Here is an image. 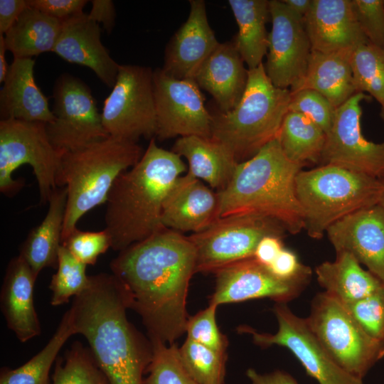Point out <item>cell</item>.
<instances>
[{
	"label": "cell",
	"mask_w": 384,
	"mask_h": 384,
	"mask_svg": "<svg viewBox=\"0 0 384 384\" xmlns=\"http://www.w3.org/2000/svg\"><path fill=\"white\" fill-rule=\"evenodd\" d=\"M196 260L188 238L164 227L111 261L112 273L123 284L129 309L140 316L149 339L173 344L186 333Z\"/></svg>",
	"instance_id": "cell-1"
},
{
	"label": "cell",
	"mask_w": 384,
	"mask_h": 384,
	"mask_svg": "<svg viewBox=\"0 0 384 384\" xmlns=\"http://www.w3.org/2000/svg\"><path fill=\"white\" fill-rule=\"evenodd\" d=\"M126 290L114 274L90 276L88 287L69 309L75 334L87 340L109 384H143L153 346L127 319Z\"/></svg>",
	"instance_id": "cell-2"
},
{
	"label": "cell",
	"mask_w": 384,
	"mask_h": 384,
	"mask_svg": "<svg viewBox=\"0 0 384 384\" xmlns=\"http://www.w3.org/2000/svg\"><path fill=\"white\" fill-rule=\"evenodd\" d=\"M186 169L179 155L150 139L141 159L117 178L108 194L105 223L112 250H124L164 227V201Z\"/></svg>",
	"instance_id": "cell-3"
},
{
	"label": "cell",
	"mask_w": 384,
	"mask_h": 384,
	"mask_svg": "<svg viewBox=\"0 0 384 384\" xmlns=\"http://www.w3.org/2000/svg\"><path fill=\"white\" fill-rule=\"evenodd\" d=\"M304 166L283 153L277 137L250 159L238 164L227 186L217 191L219 217L254 215L278 222L292 234L304 229V216L295 191Z\"/></svg>",
	"instance_id": "cell-4"
},
{
	"label": "cell",
	"mask_w": 384,
	"mask_h": 384,
	"mask_svg": "<svg viewBox=\"0 0 384 384\" xmlns=\"http://www.w3.org/2000/svg\"><path fill=\"white\" fill-rule=\"evenodd\" d=\"M144 152L137 143L108 137L63 154L59 187H65L67 203L62 242L82 215L106 203L117 178L137 164Z\"/></svg>",
	"instance_id": "cell-5"
},
{
	"label": "cell",
	"mask_w": 384,
	"mask_h": 384,
	"mask_svg": "<svg viewBox=\"0 0 384 384\" xmlns=\"http://www.w3.org/2000/svg\"><path fill=\"white\" fill-rule=\"evenodd\" d=\"M290 100V90L274 86L263 63L248 70L246 89L238 105L211 114V138L223 144L238 163L246 161L277 137Z\"/></svg>",
	"instance_id": "cell-6"
},
{
	"label": "cell",
	"mask_w": 384,
	"mask_h": 384,
	"mask_svg": "<svg viewBox=\"0 0 384 384\" xmlns=\"http://www.w3.org/2000/svg\"><path fill=\"white\" fill-rule=\"evenodd\" d=\"M383 183L380 178L334 164L301 170L295 191L304 216V230L321 238L332 224L361 209L378 204Z\"/></svg>",
	"instance_id": "cell-7"
},
{
	"label": "cell",
	"mask_w": 384,
	"mask_h": 384,
	"mask_svg": "<svg viewBox=\"0 0 384 384\" xmlns=\"http://www.w3.org/2000/svg\"><path fill=\"white\" fill-rule=\"evenodd\" d=\"M63 154L50 143L46 123L1 119L0 191L10 197L19 191L24 181L13 178L12 174L28 164L38 183L40 203H48L59 187Z\"/></svg>",
	"instance_id": "cell-8"
},
{
	"label": "cell",
	"mask_w": 384,
	"mask_h": 384,
	"mask_svg": "<svg viewBox=\"0 0 384 384\" xmlns=\"http://www.w3.org/2000/svg\"><path fill=\"white\" fill-rule=\"evenodd\" d=\"M305 319L334 361L353 376L363 379L384 357V345L367 334L345 306L324 292L315 296Z\"/></svg>",
	"instance_id": "cell-9"
},
{
	"label": "cell",
	"mask_w": 384,
	"mask_h": 384,
	"mask_svg": "<svg viewBox=\"0 0 384 384\" xmlns=\"http://www.w3.org/2000/svg\"><path fill=\"white\" fill-rule=\"evenodd\" d=\"M112 91L101 112L103 126L115 139L137 143L151 139L156 129L154 70L137 65H119Z\"/></svg>",
	"instance_id": "cell-10"
},
{
	"label": "cell",
	"mask_w": 384,
	"mask_h": 384,
	"mask_svg": "<svg viewBox=\"0 0 384 384\" xmlns=\"http://www.w3.org/2000/svg\"><path fill=\"white\" fill-rule=\"evenodd\" d=\"M284 231L278 222L267 218L246 215L219 218L204 230L188 237L196 250V273H215L253 257L262 238H282Z\"/></svg>",
	"instance_id": "cell-11"
},
{
	"label": "cell",
	"mask_w": 384,
	"mask_h": 384,
	"mask_svg": "<svg viewBox=\"0 0 384 384\" xmlns=\"http://www.w3.org/2000/svg\"><path fill=\"white\" fill-rule=\"evenodd\" d=\"M53 98L55 118L46 124V132L58 151H76L109 137L91 90L81 79L61 74L54 83Z\"/></svg>",
	"instance_id": "cell-12"
},
{
	"label": "cell",
	"mask_w": 384,
	"mask_h": 384,
	"mask_svg": "<svg viewBox=\"0 0 384 384\" xmlns=\"http://www.w3.org/2000/svg\"><path fill=\"white\" fill-rule=\"evenodd\" d=\"M273 312L278 322L275 334L259 333L244 326L238 329L250 334L254 343L260 347L277 345L289 349L306 373L319 384H363V379L349 374L334 361L306 319L294 314L287 303L277 302Z\"/></svg>",
	"instance_id": "cell-13"
},
{
	"label": "cell",
	"mask_w": 384,
	"mask_h": 384,
	"mask_svg": "<svg viewBox=\"0 0 384 384\" xmlns=\"http://www.w3.org/2000/svg\"><path fill=\"white\" fill-rule=\"evenodd\" d=\"M156 129L160 141L188 136L211 138V113L192 79H176L161 68L154 70Z\"/></svg>",
	"instance_id": "cell-14"
},
{
	"label": "cell",
	"mask_w": 384,
	"mask_h": 384,
	"mask_svg": "<svg viewBox=\"0 0 384 384\" xmlns=\"http://www.w3.org/2000/svg\"><path fill=\"white\" fill-rule=\"evenodd\" d=\"M371 99L368 95L358 92L336 108L326 134L321 165L334 164L377 178L384 177V142H370L361 132V103Z\"/></svg>",
	"instance_id": "cell-15"
},
{
	"label": "cell",
	"mask_w": 384,
	"mask_h": 384,
	"mask_svg": "<svg viewBox=\"0 0 384 384\" xmlns=\"http://www.w3.org/2000/svg\"><path fill=\"white\" fill-rule=\"evenodd\" d=\"M272 28L268 33L266 74L277 87L292 89L304 78L311 53L304 19L282 0L269 1Z\"/></svg>",
	"instance_id": "cell-16"
},
{
	"label": "cell",
	"mask_w": 384,
	"mask_h": 384,
	"mask_svg": "<svg viewBox=\"0 0 384 384\" xmlns=\"http://www.w3.org/2000/svg\"><path fill=\"white\" fill-rule=\"evenodd\" d=\"M215 274V290L209 304L217 306L265 297L287 303L301 293L310 278L281 279L254 257L227 265Z\"/></svg>",
	"instance_id": "cell-17"
},
{
	"label": "cell",
	"mask_w": 384,
	"mask_h": 384,
	"mask_svg": "<svg viewBox=\"0 0 384 384\" xmlns=\"http://www.w3.org/2000/svg\"><path fill=\"white\" fill-rule=\"evenodd\" d=\"M327 237L336 252H348L384 284V208L361 209L328 228Z\"/></svg>",
	"instance_id": "cell-18"
},
{
	"label": "cell",
	"mask_w": 384,
	"mask_h": 384,
	"mask_svg": "<svg viewBox=\"0 0 384 384\" xmlns=\"http://www.w3.org/2000/svg\"><path fill=\"white\" fill-rule=\"evenodd\" d=\"M187 19L165 49L161 69L180 80L192 79L203 63L219 45L211 28L203 0H190Z\"/></svg>",
	"instance_id": "cell-19"
},
{
	"label": "cell",
	"mask_w": 384,
	"mask_h": 384,
	"mask_svg": "<svg viewBox=\"0 0 384 384\" xmlns=\"http://www.w3.org/2000/svg\"><path fill=\"white\" fill-rule=\"evenodd\" d=\"M53 52L65 61L89 68L107 87H112L114 85L119 64L103 46L101 28L87 14L62 21Z\"/></svg>",
	"instance_id": "cell-20"
},
{
	"label": "cell",
	"mask_w": 384,
	"mask_h": 384,
	"mask_svg": "<svg viewBox=\"0 0 384 384\" xmlns=\"http://www.w3.org/2000/svg\"><path fill=\"white\" fill-rule=\"evenodd\" d=\"M304 24L314 51L354 50L368 41L357 21L351 0H313Z\"/></svg>",
	"instance_id": "cell-21"
},
{
	"label": "cell",
	"mask_w": 384,
	"mask_h": 384,
	"mask_svg": "<svg viewBox=\"0 0 384 384\" xmlns=\"http://www.w3.org/2000/svg\"><path fill=\"white\" fill-rule=\"evenodd\" d=\"M219 218L217 192L188 173L176 179L163 203L162 225L178 232L199 233Z\"/></svg>",
	"instance_id": "cell-22"
},
{
	"label": "cell",
	"mask_w": 384,
	"mask_h": 384,
	"mask_svg": "<svg viewBox=\"0 0 384 384\" xmlns=\"http://www.w3.org/2000/svg\"><path fill=\"white\" fill-rule=\"evenodd\" d=\"M37 277L28 264L18 255L9 261L1 289V309L7 327L22 343L41 331L33 303Z\"/></svg>",
	"instance_id": "cell-23"
},
{
	"label": "cell",
	"mask_w": 384,
	"mask_h": 384,
	"mask_svg": "<svg viewBox=\"0 0 384 384\" xmlns=\"http://www.w3.org/2000/svg\"><path fill=\"white\" fill-rule=\"evenodd\" d=\"M193 80L214 99L219 110L233 109L242 98L248 80V69L233 41L220 43L200 66Z\"/></svg>",
	"instance_id": "cell-24"
},
{
	"label": "cell",
	"mask_w": 384,
	"mask_h": 384,
	"mask_svg": "<svg viewBox=\"0 0 384 384\" xmlns=\"http://www.w3.org/2000/svg\"><path fill=\"white\" fill-rule=\"evenodd\" d=\"M34 65L32 58H14L0 90L1 119L46 124L55 120L47 97L35 81Z\"/></svg>",
	"instance_id": "cell-25"
},
{
	"label": "cell",
	"mask_w": 384,
	"mask_h": 384,
	"mask_svg": "<svg viewBox=\"0 0 384 384\" xmlns=\"http://www.w3.org/2000/svg\"><path fill=\"white\" fill-rule=\"evenodd\" d=\"M354 50L331 53L311 50L306 73L302 80L290 89L292 93L313 90L338 108L357 92L351 68Z\"/></svg>",
	"instance_id": "cell-26"
},
{
	"label": "cell",
	"mask_w": 384,
	"mask_h": 384,
	"mask_svg": "<svg viewBox=\"0 0 384 384\" xmlns=\"http://www.w3.org/2000/svg\"><path fill=\"white\" fill-rule=\"evenodd\" d=\"M171 151L187 159L188 174L206 181L217 191L227 186L238 164L223 144L212 138L180 137Z\"/></svg>",
	"instance_id": "cell-27"
},
{
	"label": "cell",
	"mask_w": 384,
	"mask_h": 384,
	"mask_svg": "<svg viewBox=\"0 0 384 384\" xmlns=\"http://www.w3.org/2000/svg\"><path fill=\"white\" fill-rule=\"evenodd\" d=\"M315 274L324 292L343 305L366 298L384 287V284L348 252H336L335 260L318 265Z\"/></svg>",
	"instance_id": "cell-28"
},
{
	"label": "cell",
	"mask_w": 384,
	"mask_h": 384,
	"mask_svg": "<svg viewBox=\"0 0 384 384\" xmlns=\"http://www.w3.org/2000/svg\"><path fill=\"white\" fill-rule=\"evenodd\" d=\"M67 203L65 187H58L48 201V209L41 223L33 228L20 247L19 256L38 276L46 267L57 268L58 252Z\"/></svg>",
	"instance_id": "cell-29"
},
{
	"label": "cell",
	"mask_w": 384,
	"mask_h": 384,
	"mask_svg": "<svg viewBox=\"0 0 384 384\" xmlns=\"http://www.w3.org/2000/svg\"><path fill=\"white\" fill-rule=\"evenodd\" d=\"M238 26L233 43L248 70L262 63L267 53L266 23L270 17L267 0H228Z\"/></svg>",
	"instance_id": "cell-30"
},
{
	"label": "cell",
	"mask_w": 384,
	"mask_h": 384,
	"mask_svg": "<svg viewBox=\"0 0 384 384\" xmlns=\"http://www.w3.org/2000/svg\"><path fill=\"white\" fill-rule=\"evenodd\" d=\"M61 26V21L28 7L4 35L6 49L14 58H32L53 52Z\"/></svg>",
	"instance_id": "cell-31"
},
{
	"label": "cell",
	"mask_w": 384,
	"mask_h": 384,
	"mask_svg": "<svg viewBox=\"0 0 384 384\" xmlns=\"http://www.w3.org/2000/svg\"><path fill=\"white\" fill-rule=\"evenodd\" d=\"M326 133L304 115L289 111L280 127L277 139L288 159L304 166L321 162Z\"/></svg>",
	"instance_id": "cell-32"
},
{
	"label": "cell",
	"mask_w": 384,
	"mask_h": 384,
	"mask_svg": "<svg viewBox=\"0 0 384 384\" xmlns=\"http://www.w3.org/2000/svg\"><path fill=\"white\" fill-rule=\"evenodd\" d=\"M75 334L68 310L41 351L18 368L4 367L1 369L0 384H52L49 378L50 368L63 345Z\"/></svg>",
	"instance_id": "cell-33"
},
{
	"label": "cell",
	"mask_w": 384,
	"mask_h": 384,
	"mask_svg": "<svg viewBox=\"0 0 384 384\" xmlns=\"http://www.w3.org/2000/svg\"><path fill=\"white\" fill-rule=\"evenodd\" d=\"M351 63L357 92H368L384 112V50L368 41L354 49Z\"/></svg>",
	"instance_id": "cell-34"
},
{
	"label": "cell",
	"mask_w": 384,
	"mask_h": 384,
	"mask_svg": "<svg viewBox=\"0 0 384 384\" xmlns=\"http://www.w3.org/2000/svg\"><path fill=\"white\" fill-rule=\"evenodd\" d=\"M52 384H109L89 348L75 341L55 361Z\"/></svg>",
	"instance_id": "cell-35"
},
{
	"label": "cell",
	"mask_w": 384,
	"mask_h": 384,
	"mask_svg": "<svg viewBox=\"0 0 384 384\" xmlns=\"http://www.w3.org/2000/svg\"><path fill=\"white\" fill-rule=\"evenodd\" d=\"M178 355L186 370L198 384H224L227 353L186 338L178 347Z\"/></svg>",
	"instance_id": "cell-36"
},
{
	"label": "cell",
	"mask_w": 384,
	"mask_h": 384,
	"mask_svg": "<svg viewBox=\"0 0 384 384\" xmlns=\"http://www.w3.org/2000/svg\"><path fill=\"white\" fill-rule=\"evenodd\" d=\"M87 265L76 260L63 245L58 252L56 272L52 276L49 289L50 304L56 306L68 303L72 297L82 294L90 284Z\"/></svg>",
	"instance_id": "cell-37"
},
{
	"label": "cell",
	"mask_w": 384,
	"mask_h": 384,
	"mask_svg": "<svg viewBox=\"0 0 384 384\" xmlns=\"http://www.w3.org/2000/svg\"><path fill=\"white\" fill-rule=\"evenodd\" d=\"M150 340L153 356L143 384H198L183 366L176 343L167 344L159 340Z\"/></svg>",
	"instance_id": "cell-38"
},
{
	"label": "cell",
	"mask_w": 384,
	"mask_h": 384,
	"mask_svg": "<svg viewBox=\"0 0 384 384\" xmlns=\"http://www.w3.org/2000/svg\"><path fill=\"white\" fill-rule=\"evenodd\" d=\"M217 307L214 304H209L206 309L189 317L186 332L187 338L219 353H226L228 340L218 326Z\"/></svg>",
	"instance_id": "cell-39"
},
{
	"label": "cell",
	"mask_w": 384,
	"mask_h": 384,
	"mask_svg": "<svg viewBox=\"0 0 384 384\" xmlns=\"http://www.w3.org/2000/svg\"><path fill=\"white\" fill-rule=\"evenodd\" d=\"M344 306L367 334L384 345V287Z\"/></svg>",
	"instance_id": "cell-40"
},
{
	"label": "cell",
	"mask_w": 384,
	"mask_h": 384,
	"mask_svg": "<svg viewBox=\"0 0 384 384\" xmlns=\"http://www.w3.org/2000/svg\"><path fill=\"white\" fill-rule=\"evenodd\" d=\"M336 110L326 97L315 90L304 89L291 92L289 111L304 115L326 134L331 127Z\"/></svg>",
	"instance_id": "cell-41"
},
{
	"label": "cell",
	"mask_w": 384,
	"mask_h": 384,
	"mask_svg": "<svg viewBox=\"0 0 384 384\" xmlns=\"http://www.w3.org/2000/svg\"><path fill=\"white\" fill-rule=\"evenodd\" d=\"M71 255L85 265H95L102 254L112 247V240L105 229L97 232L75 228L63 242Z\"/></svg>",
	"instance_id": "cell-42"
},
{
	"label": "cell",
	"mask_w": 384,
	"mask_h": 384,
	"mask_svg": "<svg viewBox=\"0 0 384 384\" xmlns=\"http://www.w3.org/2000/svg\"><path fill=\"white\" fill-rule=\"evenodd\" d=\"M351 4L368 41L384 50V0H351Z\"/></svg>",
	"instance_id": "cell-43"
},
{
	"label": "cell",
	"mask_w": 384,
	"mask_h": 384,
	"mask_svg": "<svg viewBox=\"0 0 384 384\" xmlns=\"http://www.w3.org/2000/svg\"><path fill=\"white\" fill-rule=\"evenodd\" d=\"M87 0H28V7L59 21L83 14Z\"/></svg>",
	"instance_id": "cell-44"
},
{
	"label": "cell",
	"mask_w": 384,
	"mask_h": 384,
	"mask_svg": "<svg viewBox=\"0 0 384 384\" xmlns=\"http://www.w3.org/2000/svg\"><path fill=\"white\" fill-rule=\"evenodd\" d=\"M268 269L274 276L284 280L295 279L311 274L310 268L301 264L296 254L285 248L280 252Z\"/></svg>",
	"instance_id": "cell-45"
},
{
	"label": "cell",
	"mask_w": 384,
	"mask_h": 384,
	"mask_svg": "<svg viewBox=\"0 0 384 384\" xmlns=\"http://www.w3.org/2000/svg\"><path fill=\"white\" fill-rule=\"evenodd\" d=\"M282 238L275 235L262 238L256 247L253 257L268 267L284 248Z\"/></svg>",
	"instance_id": "cell-46"
},
{
	"label": "cell",
	"mask_w": 384,
	"mask_h": 384,
	"mask_svg": "<svg viewBox=\"0 0 384 384\" xmlns=\"http://www.w3.org/2000/svg\"><path fill=\"white\" fill-rule=\"evenodd\" d=\"M27 8L28 0H0V35H5Z\"/></svg>",
	"instance_id": "cell-47"
},
{
	"label": "cell",
	"mask_w": 384,
	"mask_h": 384,
	"mask_svg": "<svg viewBox=\"0 0 384 384\" xmlns=\"http://www.w3.org/2000/svg\"><path fill=\"white\" fill-rule=\"evenodd\" d=\"M91 4V10L87 14L88 17L98 24L101 23L105 31L110 33L114 26L116 17L113 1L111 0H92Z\"/></svg>",
	"instance_id": "cell-48"
},
{
	"label": "cell",
	"mask_w": 384,
	"mask_h": 384,
	"mask_svg": "<svg viewBox=\"0 0 384 384\" xmlns=\"http://www.w3.org/2000/svg\"><path fill=\"white\" fill-rule=\"evenodd\" d=\"M246 375L251 384H298L290 374L279 370L269 373H260L255 369L249 368Z\"/></svg>",
	"instance_id": "cell-49"
},
{
	"label": "cell",
	"mask_w": 384,
	"mask_h": 384,
	"mask_svg": "<svg viewBox=\"0 0 384 384\" xmlns=\"http://www.w3.org/2000/svg\"><path fill=\"white\" fill-rule=\"evenodd\" d=\"M285 5L297 16L304 19L309 12L313 0H282Z\"/></svg>",
	"instance_id": "cell-50"
},
{
	"label": "cell",
	"mask_w": 384,
	"mask_h": 384,
	"mask_svg": "<svg viewBox=\"0 0 384 384\" xmlns=\"http://www.w3.org/2000/svg\"><path fill=\"white\" fill-rule=\"evenodd\" d=\"M6 50H7L4 35H0V82H4L9 65L6 61Z\"/></svg>",
	"instance_id": "cell-51"
},
{
	"label": "cell",
	"mask_w": 384,
	"mask_h": 384,
	"mask_svg": "<svg viewBox=\"0 0 384 384\" xmlns=\"http://www.w3.org/2000/svg\"><path fill=\"white\" fill-rule=\"evenodd\" d=\"M380 180L382 181L384 186V177L380 178ZM378 204L384 208V188Z\"/></svg>",
	"instance_id": "cell-52"
},
{
	"label": "cell",
	"mask_w": 384,
	"mask_h": 384,
	"mask_svg": "<svg viewBox=\"0 0 384 384\" xmlns=\"http://www.w3.org/2000/svg\"><path fill=\"white\" fill-rule=\"evenodd\" d=\"M380 115L381 119H382L383 120V122H384V112L381 110V111H380Z\"/></svg>",
	"instance_id": "cell-53"
}]
</instances>
